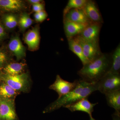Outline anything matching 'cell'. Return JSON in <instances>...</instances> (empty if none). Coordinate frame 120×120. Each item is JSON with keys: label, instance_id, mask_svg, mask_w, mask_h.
I'll list each match as a JSON object with an SVG mask.
<instances>
[{"label": "cell", "instance_id": "6da1fadb", "mask_svg": "<svg viewBox=\"0 0 120 120\" xmlns=\"http://www.w3.org/2000/svg\"><path fill=\"white\" fill-rule=\"evenodd\" d=\"M96 91H97V83H90L82 79L79 80L78 84L75 89L67 94L58 98L56 100L50 104L43 110V113L53 112L61 107L87 98Z\"/></svg>", "mask_w": 120, "mask_h": 120}, {"label": "cell", "instance_id": "7a4b0ae2", "mask_svg": "<svg viewBox=\"0 0 120 120\" xmlns=\"http://www.w3.org/2000/svg\"><path fill=\"white\" fill-rule=\"evenodd\" d=\"M111 65V56L102 53L95 60L83 65L77 74L85 82L96 83L109 71Z\"/></svg>", "mask_w": 120, "mask_h": 120}, {"label": "cell", "instance_id": "3957f363", "mask_svg": "<svg viewBox=\"0 0 120 120\" xmlns=\"http://www.w3.org/2000/svg\"><path fill=\"white\" fill-rule=\"evenodd\" d=\"M1 81L19 93L27 92L30 90V82L27 72L11 75L2 72Z\"/></svg>", "mask_w": 120, "mask_h": 120}, {"label": "cell", "instance_id": "277c9868", "mask_svg": "<svg viewBox=\"0 0 120 120\" xmlns=\"http://www.w3.org/2000/svg\"><path fill=\"white\" fill-rule=\"evenodd\" d=\"M96 83L97 90L105 95L120 90V74L108 72Z\"/></svg>", "mask_w": 120, "mask_h": 120}, {"label": "cell", "instance_id": "5b68a950", "mask_svg": "<svg viewBox=\"0 0 120 120\" xmlns=\"http://www.w3.org/2000/svg\"><path fill=\"white\" fill-rule=\"evenodd\" d=\"M74 38L82 47L84 56L88 62L95 60L102 53L99 43L86 41L78 35Z\"/></svg>", "mask_w": 120, "mask_h": 120}, {"label": "cell", "instance_id": "8992f818", "mask_svg": "<svg viewBox=\"0 0 120 120\" xmlns=\"http://www.w3.org/2000/svg\"><path fill=\"white\" fill-rule=\"evenodd\" d=\"M15 100L0 98V120H18Z\"/></svg>", "mask_w": 120, "mask_h": 120}, {"label": "cell", "instance_id": "52a82bcc", "mask_svg": "<svg viewBox=\"0 0 120 120\" xmlns=\"http://www.w3.org/2000/svg\"><path fill=\"white\" fill-rule=\"evenodd\" d=\"M79 80H76L71 82L64 80L59 75H57L56 81L49 86L50 90L55 91L58 94L59 97L67 94L75 88L79 82Z\"/></svg>", "mask_w": 120, "mask_h": 120}, {"label": "cell", "instance_id": "ba28073f", "mask_svg": "<svg viewBox=\"0 0 120 120\" xmlns=\"http://www.w3.org/2000/svg\"><path fill=\"white\" fill-rule=\"evenodd\" d=\"M101 24L92 23L86 26L78 35L86 41L99 43Z\"/></svg>", "mask_w": 120, "mask_h": 120}, {"label": "cell", "instance_id": "9c48e42d", "mask_svg": "<svg viewBox=\"0 0 120 120\" xmlns=\"http://www.w3.org/2000/svg\"><path fill=\"white\" fill-rule=\"evenodd\" d=\"M64 20L88 26L92 23L82 9H72L64 16Z\"/></svg>", "mask_w": 120, "mask_h": 120}, {"label": "cell", "instance_id": "30bf717a", "mask_svg": "<svg viewBox=\"0 0 120 120\" xmlns=\"http://www.w3.org/2000/svg\"><path fill=\"white\" fill-rule=\"evenodd\" d=\"M98 103H91L88 101L87 98H86L64 107L68 109L71 112L80 111L85 112L88 114L90 117L92 116L94 107Z\"/></svg>", "mask_w": 120, "mask_h": 120}, {"label": "cell", "instance_id": "8fae6325", "mask_svg": "<svg viewBox=\"0 0 120 120\" xmlns=\"http://www.w3.org/2000/svg\"><path fill=\"white\" fill-rule=\"evenodd\" d=\"M82 9L87 17L92 22L102 23V17L95 2L93 1L87 0Z\"/></svg>", "mask_w": 120, "mask_h": 120}, {"label": "cell", "instance_id": "7c38bea8", "mask_svg": "<svg viewBox=\"0 0 120 120\" xmlns=\"http://www.w3.org/2000/svg\"><path fill=\"white\" fill-rule=\"evenodd\" d=\"M24 40L30 50L34 51L38 49L40 41L38 26H36L27 31L25 34Z\"/></svg>", "mask_w": 120, "mask_h": 120}, {"label": "cell", "instance_id": "4fadbf2b", "mask_svg": "<svg viewBox=\"0 0 120 120\" xmlns=\"http://www.w3.org/2000/svg\"><path fill=\"white\" fill-rule=\"evenodd\" d=\"M9 50L19 61L25 57L26 49L19 36L16 35L11 39L8 43Z\"/></svg>", "mask_w": 120, "mask_h": 120}, {"label": "cell", "instance_id": "5bb4252c", "mask_svg": "<svg viewBox=\"0 0 120 120\" xmlns=\"http://www.w3.org/2000/svg\"><path fill=\"white\" fill-rule=\"evenodd\" d=\"M86 26L83 24L64 20L65 33L68 40L79 35Z\"/></svg>", "mask_w": 120, "mask_h": 120}, {"label": "cell", "instance_id": "9a60e30c", "mask_svg": "<svg viewBox=\"0 0 120 120\" xmlns=\"http://www.w3.org/2000/svg\"><path fill=\"white\" fill-rule=\"evenodd\" d=\"M24 7L23 2L20 0H0V8L4 11H18Z\"/></svg>", "mask_w": 120, "mask_h": 120}, {"label": "cell", "instance_id": "2e32d148", "mask_svg": "<svg viewBox=\"0 0 120 120\" xmlns=\"http://www.w3.org/2000/svg\"><path fill=\"white\" fill-rule=\"evenodd\" d=\"M107 104L116 112H120V90L114 91L105 94Z\"/></svg>", "mask_w": 120, "mask_h": 120}, {"label": "cell", "instance_id": "e0dca14e", "mask_svg": "<svg viewBox=\"0 0 120 120\" xmlns=\"http://www.w3.org/2000/svg\"><path fill=\"white\" fill-rule=\"evenodd\" d=\"M25 64L23 63L11 62L7 64L2 69L3 73L11 75L23 73Z\"/></svg>", "mask_w": 120, "mask_h": 120}, {"label": "cell", "instance_id": "ac0fdd59", "mask_svg": "<svg viewBox=\"0 0 120 120\" xmlns=\"http://www.w3.org/2000/svg\"><path fill=\"white\" fill-rule=\"evenodd\" d=\"M69 49L79 58L83 65L88 63L84 56L82 47L75 38L68 40Z\"/></svg>", "mask_w": 120, "mask_h": 120}, {"label": "cell", "instance_id": "d6986e66", "mask_svg": "<svg viewBox=\"0 0 120 120\" xmlns=\"http://www.w3.org/2000/svg\"><path fill=\"white\" fill-rule=\"evenodd\" d=\"M19 94L3 81L0 82V98H1L15 100Z\"/></svg>", "mask_w": 120, "mask_h": 120}, {"label": "cell", "instance_id": "ffe728a7", "mask_svg": "<svg viewBox=\"0 0 120 120\" xmlns=\"http://www.w3.org/2000/svg\"><path fill=\"white\" fill-rule=\"evenodd\" d=\"M112 65L108 72L120 74V45H118L116 49L111 55Z\"/></svg>", "mask_w": 120, "mask_h": 120}, {"label": "cell", "instance_id": "44dd1931", "mask_svg": "<svg viewBox=\"0 0 120 120\" xmlns=\"http://www.w3.org/2000/svg\"><path fill=\"white\" fill-rule=\"evenodd\" d=\"M2 21L5 28L8 29L15 28L18 23V20L16 15L11 13L6 14L2 17Z\"/></svg>", "mask_w": 120, "mask_h": 120}, {"label": "cell", "instance_id": "7402d4cb", "mask_svg": "<svg viewBox=\"0 0 120 120\" xmlns=\"http://www.w3.org/2000/svg\"><path fill=\"white\" fill-rule=\"evenodd\" d=\"M87 0H69L64 9V16L72 9H82Z\"/></svg>", "mask_w": 120, "mask_h": 120}, {"label": "cell", "instance_id": "603a6c76", "mask_svg": "<svg viewBox=\"0 0 120 120\" xmlns=\"http://www.w3.org/2000/svg\"><path fill=\"white\" fill-rule=\"evenodd\" d=\"M33 20L28 13L24 12L20 15L18 20V24L22 31H23L26 30L32 25Z\"/></svg>", "mask_w": 120, "mask_h": 120}, {"label": "cell", "instance_id": "cb8c5ba5", "mask_svg": "<svg viewBox=\"0 0 120 120\" xmlns=\"http://www.w3.org/2000/svg\"><path fill=\"white\" fill-rule=\"evenodd\" d=\"M8 57L6 52L0 49V71H2L4 67L8 64Z\"/></svg>", "mask_w": 120, "mask_h": 120}, {"label": "cell", "instance_id": "d4e9b609", "mask_svg": "<svg viewBox=\"0 0 120 120\" xmlns=\"http://www.w3.org/2000/svg\"><path fill=\"white\" fill-rule=\"evenodd\" d=\"M45 6L42 3L32 5V10L35 13L39 12L41 11H44Z\"/></svg>", "mask_w": 120, "mask_h": 120}, {"label": "cell", "instance_id": "484cf974", "mask_svg": "<svg viewBox=\"0 0 120 120\" xmlns=\"http://www.w3.org/2000/svg\"><path fill=\"white\" fill-rule=\"evenodd\" d=\"M7 33L5 32V27L0 21V42L3 40L6 36Z\"/></svg>", "mask_w": 120, "mask_h": 120}, {"label": "cell", "instance_id": "4316f807", "mask_svg": "<svg viewBox=\"0 0 120 120\" xmlns=\"http://www.w3.org/2000/svg\"><path fill=\"white\" fill-rule=\"evenodd\" d=\"M34 17L35 19L37 22H41L43 21L42 18L38 12L35 13L34 14Z\"/></svg>", "mask_w": 120, "mask_h": 120}, {"label": "cell", "instance_id": "83f0119b", "mask_svg": "<svg viewBox=\"0 0 120 120\" xmlns=\"http://www.w3.org/2000/svg\"><path fill=\"white\" fill-rule=\"evenodd\" d=\"M41 17L42 18L43 21L45 20L46 19L47 16V14L46 12L45 11H41L39 12H38Z\"/></svg>", "mask_w": 120, "mask_h": 120}, {"label": "cell", "instance_id": "f1b7e54d", "mask_svg": "<svg viewBox=\"0 0 120 120\" xmlns=\"http://www.w3.org/2000/svg\"><path fill=\"white\" fill-rule=\"evenodd\" d=\"M120 112H115V113L113 115V120H120Z\"/></svg>", "mask_w": 120, "mask_h": 120}, {"label": "cell", "instance_id": "f546056e", "mask_svg": "<svg viewBox=\"0 0 120 120\" xmlns=\"http://www.w3.org/2000/svg\"><path fill=\"white\" fill-rule=\"evenodd\" d=\"M42 1L41 0H28V2L32 5L41 3L42 2Z\"/></svg>", "mask_w": 120, "mask_h": 120}, {"label": "cell", "instance_id": "4dcf8cb0", "mask_svg": "<svg viewBox=\"0 0 120 120\" xmlns=\"http://www.w3.org/2000/svg\"><path fill=\"white\" fill-rule=\"evenodd\" d=\"M2 71H0V82L1 81V75H2Z\"/></svg>", "mask_w": 120, "mask_h": 120}, {"label": "cell", "instance_id": "1f68e13d", "mask_svg": "<svg viewBox=\"0 0 120 120\" xmlns=\"http://www.w3.org/2000/svg\"><path fill=\"white\" fill-rule=\"evenodd\" d=\"M90 120H95V119H94V118H93V117L92 116H90Z\"/></svg>", "mask_w": 120, "mask_h": 120}]
</instances>
